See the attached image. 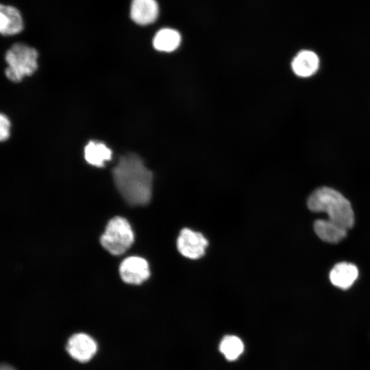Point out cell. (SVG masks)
<instances>
[{
	"instance_id": "cell-1",
	"label": "cell",
	"mask_w": 370,
	"mask_h": 370,
	"mask_svg": "<svg viewBox=\"0 0 370 370\" xmlns=\"http://www.w3.org/2000/svg\"><path fill=\"white\" fill-rule=\"evenodd\" d=\"M114 184L132 206H145L151 197L153 174L134 153L123 156L112 170Z\"/></svg>"
},
{
	"instance_id": "cell-2",
	"label": "cell",
	"mask_w": 370,
	"mask_h": 370,
	"mask_svg": "<svg viewBox=\"0 0 370 370\" xmlns=\"http://www.w3.org/2000/svg\"><path fill=\"white\" fill-rule=\"evenodd\" d=\"M308 208L316 212H326L329 220L347 229L354 224V214L350 202L338 191L323 186L308 197Z\"/></svg>"
},
{
	"instance_id": "cell-3",
	"label": "cell",
	"mask_w": 370,
	"mask_h": 370,
	"mask_svg": "<svg viewBox=\"0 0 370 370\" xmlns=\"http://www.w3.org/2000/svg\"><path fill=\"white\" fill-rule=\"evenodd\" d=\"M37 59L38 52L35 49L23 43L14 44L5 54L6 77L17 82L33 74L38 66Z\"/></svg>"
},
{
	"instance_id": "cell-4",
	"label": "cell",
	"mask_w": 370,
	"mask_h": 370,
	"mask_svg": "<svg viewBox=\"0 0 370 370\" xmlns=\"http://www.w3.org/2000/svg\"><path fill=\"white\" fill-rule=\"evenodd\" d=\"M134 240V232L129 222L123 217H115L108 223L100 243L112 255H121L131 247Z\"/></svg>"
},
{
	"instance_id": "cell-5",
	"label": "cell",
	"mask_w": 370,
	"mask_h": 370,
	"mask_svg": "<svg viewBox=\"0 0 370 370\" xmlns=\"http://www.w3.org/2000/svg\"><path fill=\"white\" fill-rule=\"evenodd\" d=\"M208 242L200 232L184 228L177 240L179 252L189 259H198L204 256Z\"/></svg>"
},
{
	"instance_id": "cell-6",
	"label": "cell",
	"mask_w": 370,
	"mask_h": 370,
	"mask_svg": "<svg viewBox=\"0 0 370 370\" xmlns=\"http://www.w3.org/2000/svg\"><path fill=\"white\" fill-rule=\"evenodd\" d=\"M119 273L125 283L138 285L149 278L150 270L145 259L139 256H130L121 263Z\"/></svg>"
},
{
	"instance_id": "cell-7",
	"label": "cell",
	"mask_w": 370,
	"mask_h": 370,
	"mask_svg": "<svg viewBox=\"0 0 370 370\" xmlns=\"http://www.w3.org/2000/svg\"><path fill=\"white\" fill-rule=\"evenodd\" d=\"M66 348L73 359L79 362H86L96 354L97 344L88 334L76 333L69 338Z\"/></svg>"
},
{
	"instance_id": "cell-8",
	"label": "cell",
	"mask_w": 370,
	"mask_h": 370,
	"mask_svg": "<svg viewBox=\"0 0 370 370\" xmlns=\"http://www.w3.org/2000/svg\"><path fill=\"white\" fill-rule=\"evenodd\" d=\"M320 64L317 54L308 49L299 51L291 61V69L299 77L306 78L314 75Z\"/></svg>"
},
{
	"instance_id": "cell-9",
	"label": "cell",
	"mask_w": 370,
	"mask_h": 370,
	"mask_svg": "<svg viewBox=\"0 0 370 370\" xmlns=\"http://www.w3.org/2000/svg\"><path fill=\"white\" fill-rule=\"evenodd\" d=\"M158 13L159 7L156 0H132L130 16L136 23L141 25L152 23Z\"/></svg>"
},
{
	"instance_id": "cell-10",
	"label": "cell",
	"mask_w": 370,
	"mask_h": 370,
	"mask_svg": "<svg viewBox=\"0 0 370 370\" xmlns=\"http://www.w3.org/2000/svg\"><path fill=\"white\" fill-rule=\"evenodd\" d=\"M358 276L357 267L349 262H339L334 266L330 273V280L335 286L346 290L350 288Z\"/></svg>"
},
{
	"instance_id": "cell-11",
	"label": "cell",
	"mask_w": 370,
	"mask_h": 370,
	"mask_svg": "<svg viewBox=\"0 0 370 370\" xmlns=\"http://www.w3.org/2000/svg\"><path fill=\"white\" fill-rule=\"evenodd\" d=\"M23 19L18 10L11 5L0 6V32L3 35H14L23 29Z\"/></svg>"
},
{
	"instance_id": "cell-12",
	"label": "cell",
	"mask_w": 370,
	"mask_h": 370,
	"mask_svg": "<svg viewBox=\"0 0 370 370\" xmlns=\"http://www.w3.org/2000/svg\"><path fill=\"white\" fill-rule=\"evenodd\" d=\"M317 235L323 241L336 243L343 240L347 234V229L328 219H318L314 223Z\"/></svg>"
},
{
	"instance_id": "cell-13",
	"label": "cell",
	"mask_w": 370,
	"mask_h": 370,
	"mask_svg": "<svg viewBox=\"0 0 370 370\" xmlns=\"http://www.w3.org/2000/svg\"><path fill=\"white\" fill-rule=\"evenodd\" d=\"M180 34L171 28H163L157 32L153 39V47L162 52H172L180 45Z\"/></svg>"
},
{
	"instance_id": "cell-14",
	"label": "cell",
	"mask_w": 370,
	"mask_h": 370,
	"mask_svg": "<svg viewBox=\"0 0 370 370\" xmlns=\"http://www.w3.org/2000/svg\"><path fill=\"white\" fill-rule=\"evenodd\" d=\"M84 157L91 165L101 167L112 158V151L103 143L90 141L84 149Z\"/></svg>"
},
{
	"instance_id": "cell-15",
	"label": "cell",
	"mask_w": 370,
	"mask_h": 370,
	"mask_svg": "<svg viewBox=\"0 0 370 370\" xmlns=\"http://www.w3.org/2000/svg\"><path fill=\"white\" fill-rule=\"evenodd\" d=\"M244 345L241 338L234 335L225 336L219 345V350L228 360H236L243 353Z\"/></svg>"
},
{
	"instance_id": "cell-16",
	"label": "cell",
	"mask_w": 370,
	"mask_h": 370,
	"mask_svg": "<svg viewBox=\"0 0 370 370\" xmlns=\"http://www.w3.org/2000/svg\"><path fill=\"white\" fill-rule=\"evenodd\" d=\"M10 122L8 118L3 114L0 116V139L5 140L10 136Z\"/></svg>"
},
{
	"instance_id": "cell-17",
	"label": "cell",
	"mask_w": 370,
	"mask_h": 370,
	"mask_svg": "<svg viewBox=\"0 0 370 370\" xmlns=\"http://www.w3.org/2000/svg\"><path fill=\"white\" fill-rule=\"evenodd\" d=\"M0 370H15L12 367L8 365H3L1 367Z\"/></svg>"
}]
</instances>
